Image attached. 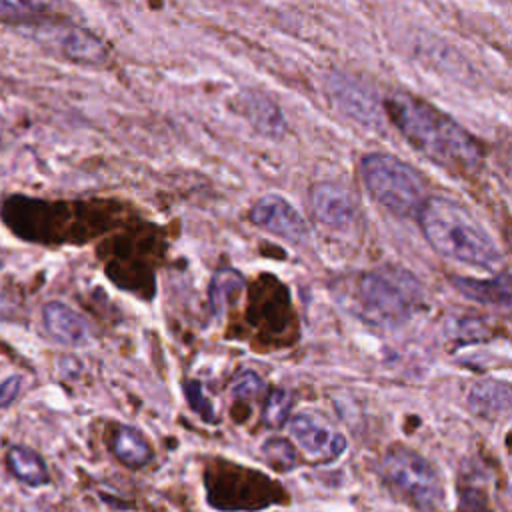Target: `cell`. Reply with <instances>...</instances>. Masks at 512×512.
Listing matches in <instances>:
<instances>
[{"label": "cell", "instance_id": "obj_12", "mask_svg": "<svg viewBox=\"0 0 512 512\" xmlns=\"http://www.w3.org/2000/svg\"><path fill=\"white\" fill-rule=\"evenodd\" d=\"M56 32H58L60 52L68 60L82 62V64H100L106 58L104 44L92 32L76 28V26L60 28Z\"/></svg>", "mask_w": 512, "mask_h": 512}, {"label": "cell", "instance_id": "obj_8", "mask_svg": "<svg viewBox=\"0 0 512 512\" xmlns=\"http://www.w3.org/2000/svg\"><path fill=\"white\" fill-rule=\"evenodd\" d=\"M288 432L296 444L316 460H334L346 448V438L312 414H296L288 420Z\"/></svg>", "mask_w": 512, "mask_h": 512}, {"label": "cell", "instance_id": "obj_1", "mask_svg": "<svg viewBox=\"0 0 512 512\" xmlns=\"http://www.w3.org/2000/svg\"><path fill=\"white\" fill-rule=\"evenodd\" d=\"M384 106L402 136L438 166L468 172L480 164V142L446 112L410 94H394Z\"/></svg>", "mask_w": 512, "mask_h": 512}, {"label": "cell", "instance_id": "obj_3", "mask_svg": "<svg viewBox=\"0 0 512 512\" xmlns=\"http://www.w3.org/2000/svg\"><path fill=\"white\" fill-rule=\"evenodd\" d=\"M360 170L370 196L380 206L396 216H418L426 194L420 174L410 164L386 152H370L362 158Z\"/></svg>", "mask_w": 512, "mask_h": 512}, {"label": "cell", "instance_id": "obj_18", "mask_svg": "<svg viewBox=\"0 0 512 512\" xmlns=\"http://www.w3.org/2000/svg\"><path fill=\"white\" fill-rule=\"evenodd\" d=\"M48 6L42 2H16V0H0V22L16 24V22H32L36 20Z\"/></svg>", "mask_w": 512, "mask_h": 512}, {"label": "cell", "instance_id": "obj_4", "mask_svg": "<svg viewBox=\"0 0 512 512\" xmlns=\"http://www.w3.org/2000/svg\"><path fill=\"white\" fill-rule=\"evenodd\" d=\"M356 300L370 322L396 326L414 312L418 304V284L402 270L366 272L358 278Z\"/></svg>", "mask_w": 512, "mask_h": 512}, {"label": "cell", "instance_id": "obj_17", "mask_svg": "<svg viewBox=\"0 0 512 512\" xmlns=\"http://www.w3.org/2000/svg\"><path fill=\"white\" fill-rule=\"evenodd\" d=\"M242 274H238L236 270L232 268H226V270H220L214 278H212V284H210V306L212 310L218 314L226 304L228 300L242 288Z\"/></svg>", "mask_w": 512, "mask_h": 512}, {"label": "cell", "instance_id": "obj_5", "mask_svg": "<svg viewBox=\"0 0 512 512\" xmlns=\"http://www.w3.org/2000/svg\"><path fill=\"white\" fill-rule=\"evenodd\" d=\"M384 484L408 504L434 510L442 502V484L432 464L406 446H392L380 464Z\"/></svg>", "mask_w": 512, "mask_h": 512}, {"label": "cell", "instance_id": "obj_22", "mask_svg": "<svg viewBox=\"0 0 512 512\" xmlns=\"http://www.w3.org/2000/svg\"><path fill=\"white\" fill-rule=\"evenodd\" d=\"M186 394H188V400H190V406L204 418V420H214V414H212V408H210V402L202 396V390L198 386V382H190L186 386Z\"/></svg>", "mask_w": 512, "mask_h": 512}, {"label": "cell", "instance_id": "obj_14", "mask_svg": "<svg viewBox=\"0 0 512 512\" xmlns=\"http://www.w3.org/2000/svg\"><path fill=\"white\" fill-rule=\"evenodd\" d=\"M6 466L16 480L32 488L44 486L50 480L44 458L28 446H10L6 452Z\"/></svg>", "mask_w": 512, "mask_h": 512}, {"label": "cell", "instance_id": "obj_20", "mask_svg": "<svg viewBox=\"0 0 512 512\" xmlns=\"http://www.w3.org/2000/svg\"><path fill=\"white\" fill-rule=\"evenodd\" d=\"M290 412V396L286 390H274L264 406V420L268 426H282L288 420Z\"/></svg>", "mask_w": 512, "mask_h": 512}, {"label": "cell", "instance_id": "obj_15", "mask_svg": "<svg viewBox=\"0 0 512 512\" xmlns=\"http://www.w3.org/2000/svg\"><path fill=\"white\" fill-rule=\"evenodd\" d=\"M242 114L250 120V124L266 134L280 136L284 132V116L274 100L262 94H244L242 96Z\"/></svg>", "mask_w": 512, "mask_h": 512}, {"label": "cell", "instance_id": "obj_16", "mask_svg": "<svg viewBox=\"0 0 512 512\" xmlns=\"http://www.w3.org/2000/svg\"><path fill=\"white\" fill-rule=\"evenodd\" d=\"M112 452L128 468H142L152 460V448L140 430L132 426H116L112 434Z\"/></svg>", "mask_w": 512, "mask_h": 512}, {"label": "cell", "instance_id": "obj_13", "mask_svg": "<svg viewBox=\"0 0 512 512\" xmlns=\"http://www.w3.org/2000/svg\"><path fill=\"white\" fill-rule=\"evenodd\" d=\"M468 408L482 418L504 416L510 408V386L498 380H480L470 388Z\"/></svg>", "mask_w": 512, "mask_h": 512}, {"label": "cell", "instance_id": "obj_7", "mask_svg": "<svg viewBox=\"0 0 512 512\" xmlns=\"http://www.w3.org/2000/svg\"><path fill=\"white\" fill-rule=\"evenodd\" d=\"M250 220L258 228H264L290 242H302L310 232L302 214L278 194H266L258 198L250 210Z\"/></svg>", "mask_w": 512, "mask_h": 512}, {"label": "cell", "instance_id": "obj_6", "mask_svg": "<svg viewBox=\"0 0 512 512\" xmlns=\"http://www.w3.org/2000/svg\"><path fill=\"white\" fill-rule=\"evenodd\" d=\"M326 92L332 98L334 106L358 124L366 128H380L384 124V110L380 102L374 98V92L362 82L344 74H332L326 80Z\"/></svg>", "mask_w": 512, "mask_h": 512}, {"label": "cell", "instance_id": "obj_2", "mask_svg": "<svg viewBox=\"0 0 512 512\" xmlns=\"http://www.w3.org/2000/svg\"><path fill=\"white\" fill-rule=\"evenodd\" d=\"M418 222L428 244L444 258L484 270H494L504 262L500 248L484 226L452 198H426Z\"/></svg>", "mask_w": 512, "mask_h": 512}, {"label": "cell", "instance_id": "obj_11", "mask_svg": "<svg viewBox=\"0 0 512 512\" xmlns=\"http://www.w3.org/2000/svg\"><path fill=\"white\" fill-rule=\"evenodd\" d=\"M452 286L468 300L488 304V306H510V276L508 272H500L494 278L478 280V278H452Z\"/></svg>", "mask_w": 512, "mask_h": 512}, {"label": "cell", "instance_id": "obj_23", "mask_svg": "<svg viewBox=\"0 0 512 512\" xmlns=\"http://www.w3.org/2000/svg\"><path fill=\"white\" fill-rule=\"evenodd\" d=\"M20 382L22 378L18 374H12L0 382V408H6L16 400L20 392Z\"/></svg>", "mask_w": 512, "mask_h": 512}, {"label": "cell", "instance_id": "obj_10", "mask_svg": "<svg viewBox=\"0 0 512 512\" xmlns=\"http://www.w3.org/2000/svg\"><path fill=\"white\" fill-rule=\"evenodd\" d=\"M42 322L46 332L64 346H82L90 338L86 320L64 302H46L42 308Z\"/></svg>", "mask_w": 512, "mask_h": 512}, {"label": "cell", "instance_id": "obj_21", "mask_svg": "<svg viewBox=\"0 0 512 512\" xmlns=\"http://www.w3.org/2000/svg\"><path fill=\"white\" fill-rule=\"evenodd\" d=\"M262 388H264L262 378L256 372H252V370L240 372L236 376L234 384H232V392L238 398H254V396H258L262 392Z\"/></svg>", "mask_w": 512, "mask_h": 512}, {"label": "cell", "instance_id": "obj_19", "mask_svg": "<svg viewBox=\"0 0 512 512\" xmlns=\"http://www.w3.org/2000/svg\"><path fill=\"white\" fill-rule=\"evenodd\" d=\"M264 460L276 470H290L296 464V452L284 438H270L262 446Z\"/></svg>", "mask_w": 512, "mask_h": 512}, {"label": "cell", "instance_id": "obj_9", "mask_svg": "<svg viewBox=\"0 0 512 512\" xmlns=\"http://www.w3.org/2000/svg\"><path fill=\"white\" fill-rule=\"evenodd\" d=\"M308 202L314 218L336 230L350 228L358 212L356 200L350 194V190H346L336 182L314 184L310 188Z\"/></svg>", "mask_w": 512, "mask_h": 512}]
</instances>
